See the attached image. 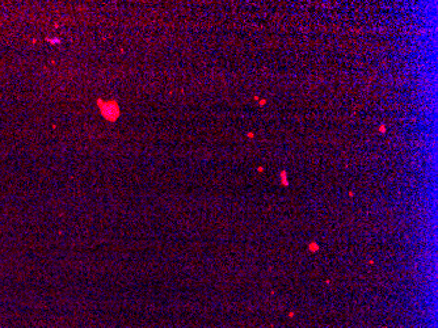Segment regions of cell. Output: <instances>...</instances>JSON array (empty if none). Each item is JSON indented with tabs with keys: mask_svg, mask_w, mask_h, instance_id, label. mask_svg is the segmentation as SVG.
Returning <instances> with one entry per match:
<instances>
[{
	"mask_svg": "<svg viewBox=\"0 0 438 328\" xmlns=\"http://www.w3.org/2000/svg\"><path fill=\"white\" fill-rule=\"evenodd\" d=\"M97 106H99V109H100L101 116L105 120H108V121H117V118L119 117V106L117 101L97 100Z\"/></svg>",
	"mask_w": 438,
	"mask_h": 328,
	"instance_id": "1",
	"label": "cell"
}]
</instances>
